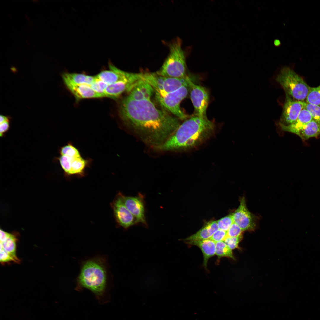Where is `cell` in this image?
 <instances>
[{
  "instance_id": "27",
  "label": "cell",
  "mask_w": 320,
  "mask_h": 320,
  "mask_svg": "<svg viewBox=\"0 0 320 320\" xmlns=\"http://www.w3.org/2000/svg\"><path fill=\"white\" fill-rule=\"evenodd\" d=\"M61 155L73 157L81 156L78 149L71 143H68L67 145L61 148L60 150Z\"/></svg>"
},
{
  "instance_id": "6",
  "label": "cell",
  "mask_w": 320,
  "mask_h": 320,
  "mask_svg": "<svg viewBox=\"0 0 320 320\" xmlns=\"http://www.w3.org/2000/svg\"><path fill=\"white\" fill-rule=\"evenodd\" d=\"M140 79L148 83L153 88L155 95L163 96L188 84V77L177 78L160 76L156 73H138Z\"/></svg>"
},
{
  "instance_id": "5",
  "label": "cell",
  "mask_w": 320,
  "mask_h": 320,
  "mask_svg": "<svg viewBox=\"0 0 320 320\" xmlns=\"http://www.w3.org/2000/svg\"><path fill=\"white\" fill-rule=\"evenodd\" d=\"M276 79L285 94L294 100L305 101L310 87L291 68L287 66L283 67Z\"/></svg>"
},
{
  "instance_id": "19",
  "label": "cell",
  "mask_w": 320,
  "mask_h": 320,
  "mask_svg": "<svg viewBox=\"0 0 320 320\" xmlns=\"http://www.w3.org/2000/svg\"><path fill=\"white\" fill-rule=\"evenodd\" d=\"M218 229L217 221H210L207 223L197 232L183 240L186 242L209 239L214 233Z\"/></svg>"
},
{
  "instance_id": "12",
  "label": "cell",
  "mask_w": 320,
  "mask_h": 320,
  "mask_svg": "<svg viewBox=\"0 0 320 320\" xmlns=\"http://www.w3.org/2000/svg\"><path fill=\"white\" fill-rule=\"evenodd\" d=\"M124 204L129 212L135 217L138 223L145 227L148 226L145 215V201L143 196L140 194L138 196H126L120 192Z\"/></svg>"
},
{
  "instance_id": "13",
  "label": "cell",
  "mask_w": 320,
  "mask_h": 320,
  "mask_svg": "<svg viewBox=\"0 0 320 320\" xmlns=\"http://www.w3.org/2000/svg\"><path fill=\"white\" fill-rule=\"evenodd\" d=\"M109 69L102 71L98 74L96 78L108 85L118 81L132 78L137 73H129L122 71L112 64L109 65Z\"/></svg>"
},
{
  "instance_id": "37",
  "label": "cell",
  "mask_w": 320,
  "mask_h": 320,
  "mask_svg": "<svg viewBox=\"0 0 320 320\" xmlns=\"http://www.w3.org/2000/svg\"><path fill=\"white\" fill-rule=\"evenodd\" d=\"M273 44L276 47H278L281 45V42L280 40L278 39H276L274 40L273 41Z\"/></svg>"
},
{
  "instance_id": "36",
  "label": "cell",
  "mask_w": 320,
  "mask_h": 320,
  "mask_svg": "<svg viewBox=\"0 0 320 320\" xmlns=\"http://www.w3.org/2000/svg\"><path fill=\"white\" fill-rule=\"evenodd\" d=\"M0 123H2L3 122L9 121V118L7 116H4L3 115H1L0 116Z\"/></svg>"
},
{
  "instance_id": "15",
  "label": "cell",
  "mask_w": 320,
  "mask_h": 320,
  "mask_svg": "<svg viewBox=\"0 0 320 320\" xmlns=\"http://www.w3.org/2000/svg\"><path fill=\"white\" fill-rule=\"evenodd\" d=\"M154 92L153 88L148 83L140 79L131 87L128 96L135 100H151Z\"/></svg>"
},
{
  "instance_id": "20",
  "label": "cell",
  "mask_w": 320,
  "mask_h": 320,
  "mask_svg": "<svg viewBox=\"0 0 320 320\" xmlns=\"http://www.w3.org/2000/svg\"><path fill=\"white\" fill-rule=\"evenodd\" d=\"M62 78L65 84L90 85L96 79V76L83 73H65L63 74Z\"/></svg>"
},
{
  "instance_id": "7",
  "label": "cell",
  "mask_w": 320,
  "mask_h": 320,
  "mask_svg": "<svg viewBox=\"0 0 320 320\" xmlns=\"http://www.w3.org/2000/svg\"><path fill=\"white\" fill-rule=\"evenodd\" d=\"M189 92L188 84L163 96L155 95L156 100L164 109L178 118L183 120L186 117L181 109L180 103Z\"/></svg>"
},
{
  "instance_id": "23",
  "label": "cell",
  "mask_w": 320,
  "mask_h": 320,
  "mask_svg": "<svg viewBox=\"0 0 320 320\" xmlns=\"http://www.w3.org/2000/svg\"><path fill=\"white\" fill-rule=\"evenodd\" d=\"M17 240L14 234L9 233L6 239L3 241L0 242V248L10 254L16 255Z\"/></svg>"
},
{
  "instance_id": "26",
  "label": "cell",
  "mask_w": 320,
  "mask_h": 320,
  "mask_svg": "<svg viewBox=\"0 0 320 320\" xmlns=\"http://www.w3.org/2000/svg\"><path fill=\"white\" fill-rule=\"evenodd\" d=\"M304 108L311 114L312 119L320 124V106L317 105L304 103Z\"/></svg>"
},
{
  "instance_id": "18",
  "label": "cell",
  "mask_w": 320,
  "mask_h": 320,
  "mask_svg": "<svg viewBox=\"0 0 320 320\" xmlns=\"http://www.w3.org/2000/svg\"><path fill=\"white\" fill-rule=\"evenodd\" d=\"M312 120V118L310 113L303 108L294 123L288 125L279 124V125L282 130L293 133L297 135L300 130Z\"/></svg>"
},
{
  "instance_id": "24",
  "label": "cell",
  "mask_w": 320,
  "mask_h": 320,
  "mask_svg": "<svg viewBox=\"0 0 320 320\" xmlns=\"http://www.w3.org/2000/svg\"><path fill=\"white\" fill-rule=\"evenodd\" d=\"M215 254L220 259L222 257H226L234 260L232 250L230 249L224 241H220L216 243Z\"/></svg>"
},
{
  "instance_id": "29",
  "label": "cell",
  "mask_w": 320,
  "mask_h": 320,
  "mask_svg": "<svg viewBox=\"0 0 320 320\" xmlns=\"http://www.w3.org/2000/svg\"><path fill=\"white\" fill-rule=\"evenodd\" d=\"M108 85L107 84L97 79L96 77L95 80L90 86L95 92L102 95L104 97H105V91Z\"/></svg>"
},
{
  "instance_id": "9",
  "label": "cell",
  "mask_w": 320,
  "mask_h": 320,
  "mask_svg": "<svg viewBox=\"0 0 320 320\" xmlns=\"http://www.w3.org/2000/svg\"><path fill=\"white\" fill-rule=\"evenodd\" d=\"M114 217L118 225L127 229L132 226L138 223L135 217L129 212L124 205L119 192L110 203Z\"/></svg>"
},
{
  "instance_id": "35",
  "label": "cell",
  "mask_w": 320,
  "mask_h": 320,
  "mask_svg": "<svg viewBox=\"0 0 320 320\" xmlns=\"http://www.w3.org/2000/svg\"><path fill=\"white\" fill-rule=\"evenodd\" d=\"M9 121H6L0 123V135L1 137L9 129Z\"/></svg>"
},
{
  "instance_id": "10",
  "label": "cell",
  "mask_w": 320,
  "mask_h": 320,
  "mask_svg": "<svg viewBox=\"0 0 320 320\" xmlns=\"http://www.w3.org/2000/svg\"><path fill=\"white\" fill-rule=\"evenodd\" d=\"M232 214L234 222L243 231L253 230L256 228V217L248 209L244 197L240 199L239 206Z\"/></svg>"
},
{
  "instance_id": "16",
  "label": "cell",
  "mask_w": 320,
  "mask_h": 320,
  "mask_svg": "<svg viewBox=\"0 0 320 320\" xmlns=\"http://www.w3.org/2000/svg\"><path fill=\"white\" fill-rule=\"evenodd\" d=\"M65 84L77 100L84 99L103 97L102 95L95 92L90 85L70 84Z\"/></svg>"
},
{
  "instance_id": "33",
  "label": "cell",
  "mask_w": 320,
  "mask_h": 320,
  "mask_svg": "<svg viewBox=\"0 0 320 320\" xmlns=\"http://www.w3.org/2000/svg\"><path fill=\"white\" fill-rule=\"evenodd\" d=\"M243 232L240 227L234 222L227 231V237L239 236L242 235Z\"/></svg>"
},
{
  "instance_id": "4",
  "label": "cell",
  "mask_w": 320,
  "mask_h": 320,
  "mask_svg": "<svg viewBox=\"0 0 320 320\" xmlns=\"http://www.w3.org/2000/svg\"><path fill=\"white\" fill-rule=\"evenodd\" d=\"M182 45V40L179 38L170 43L169 55L161 68L156 72L158 75L177 78L187 76L186 54Z\"/></svg>"
},
{
  "instance_id": "30",
  "label": "cell",
  "mask_w": 320,
  "mask_h": 320,
  "mask_svg": "<svg viewBox=\"0 0 320 320\" xmlns=\"http://www.w3.org/2000/svg\"><path fill=\"white\" fill-rule=\"evenodd\" d=\"M72 157L66 156L61 155L59 159L62 168L65 173L68 175H70Z\"/></svg>"
},
{
  "instance_id": "2",
  "label": "cell",
  "mask_w": 320,
  "mask_h": 320,
  "mask_svg": "<svg viewBox=\"0 0 320 320\" xmlns=\"http://www.w3.org/2000/svg\"><path fill=\"white\" fill-rule=\"evenodd\" d=\"M214 124L207 117L195 115L180 124L164 143L154 149L161 151L185 150L199 145L214 131Z\"/></svg>"
},
{
  "instance_id": "1",
  "label": "cell",
  "mask_w": 320,
  "mask_h": 320,
  "mask_svg": "<svg viewBox=\"0 0 320 320\" xmlns=\"http://www.w3.org/2000/svg\"><path fill=\"white\" fill-rule=\"evenodd\" d=\"M119 112L129 131L154 149L167 140L180 124L177 118L157 108L151 100H135L127 96L121 102Z\"/></svg>"
},
{
  "instance_id": "11",
  "label": "cell",
  "mask_w": 320,
  "mask_h": 320,
  "mask_svg": "<svg viewBox=\"0 0 320 320\" xmlns=\"http://www.w3.org/2000/svg\"><path fill=\"white\" fill-rule=\"evenodd\" d=\"M285 99L279 124L288 125L294 123L304 108V102L294 100L285 94Z\"/></svg>"
},
{
  "instance_id": "25",
  "label": "cell",
  "mask_w": 320,
  "mask_h": 320,
  "mask_svg": "<svg viewBox=\"0 0 320 320\" xmlns=\"http://www.w3.org/2000/svg\"><path fill=\"white\" fill-rule=\"evenodd\" d=\"M305 101L320 106V85L316 87H310Z\"/></svg>"
},
{
  "instance_id": "22",
  "label": "cell",
  "mask_w": 320,
  "mask_h": 320,
  "mask_svg": "<svg viewBox=\"0 0 320 320\" xmlns=\"http://www.w3.org/2000/svg\"><path fill=\"white\" fill-rule=\"evenodd\" d=\"M320 135V124L312 119L300 130L297 135L305 140Z\"/></svg>"
},
{
  "instance_id": "34",
  "label": "cell",
  "mask_w": 320,
  "mask_h": 320,
  "mask_svg": "<svg viewBox=\"0 0 320 320\" xmlns=\"http://www.w3.org/2000/svg\"><path fill=\"white\" fill-rule=\"evenodd\" d=\"M227 237V231L219 229L214 233L209 239L216 242L224 241Z\"/></svg>"
},
{
  "instance_id": "32",
  "label": "cell",
  "mask_w": 320,
  "mask_h": 320,
  "mask_svg": "<svg viewBox=\"0 0 320 320\" xmlns=\"http://www.w3.org/2000/svg\"><path fill=\"white\" fill-rule=\"evenodd\" d=\"M242 237V235L236 237H227L224 241L231 250L238 248V245Z\"/></svg>"
},
{
  "instance_id": "3",
  "label": "cell",
  "mask_w": 320,
  "mask_h": 320,
  "mask_svg": "<svg viewBox=\"0 0 320 320\" xmlns=\"http://www.w3.org/2000/svg\"><path fill=\"white\" fill-rule=\"evenodd\" d=\"M106 261L98 256L82 262L76 281V289L90 290L99 300L106 294L108 282Z\"/></svg>"
},
{
  "instance_id": "31",
  "label": "cell",
  "mask_w": 320,
  "mask_h": 320,
  "mask_svg": "<svg viewBox=\"0 0 320 320\" xmlns=\"http://www.w3.org/2000/svg\"><path fill=\"white\" fill-rule=\"evenodd\" d=\"M0 261L3 263L11 261L18 263L20 261L16 255L10 254L2 248H0Z\"/></svg>"
},
{
  "instance_id": "21",
  "label": "cell",
  "mask_w": 320,
  "mask_h": 320,
  "mask_svg": "<svg viewBox=\"0 0 320 320\" xmlns=\"http://www.w3.org/2000/svg\"><path fill=\"white\" fill-rule=\"evenodd\" d=\"M89 161L84 159L81 156L72 157L69 175L83 177L85 175V169L88 166Z\"/></svg>"
},
{
  "instance_id": "8",
  "label": "cell",
  "mask_w": 320,
  "mask_h": 320,
  "mask_svg": "<svg viewBox=\"0 0 320 320\" xmlns=\"http://www.w3.org/2000/svg\"><path fill=\"white\" fill-rule=\"evenodd\" d=\"M188 86L195 115L207 117V109L209 100L207 90L204 87L194 83L189 77Z\"/></svg>"
},
{
  "instance_id": "14",
  "label": "cell",
  "mask_w": 320,
  "mask_h": 320,
  "mask_svg": "<svg viewBox=\"0 0 320 320\" xmlns=\"http://www.w3.org/2000/svg\"><path fill=\"white\" fill-rule=\"evenodd\" d=\"M140 79L138 73L134 77L108 85L105 91V97L115 99L126 91L128 92L132 86Z\"/></svg>"
},
{
  "instance_id": "17",
  "label": "cell",
  "mask_w": 320,
  "mask_h": 320,
  "mask_svg": "<svg viewBox=\"0 0 320 320\" xmlns=\"http://www.w3.org/2000/svg\"><path fill=\"white\" fill-rule=\"evenodd\" d=\"M185 242L188 244L196 246L201 249L204 257L203 266L207 270L209 259L215 254V242L210 239Z\"/></svg>"
},
{
  "instance_id": "28",
  "label": "cell",
  "mask_w": 320,
  "mask_h": 320,
  "mask_svg": "<svg viewBox=\"0 0 320 320\" xmlns=\"http://www.w3.org/2000/svg\"><path fill=\"white\" fill-rule=\"evenodd\" d=\"M216 221L219 229L227 231L234 223L232 213Z\"/></svg>"
}]
</instances>
